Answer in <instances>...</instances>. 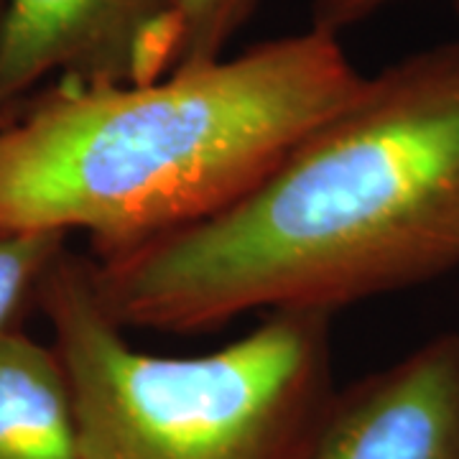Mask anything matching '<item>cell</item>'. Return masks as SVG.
<instances>
[{
  "label": "cell",
  "mask_w": 459,
  "mask_h": 459,
  "mask_svg": "<svg viewBox=\"0 0 459 459\" xmlns=\"http://www.w3.org/2000/svg\"><path fill=\"white\" fill-rule=\"evenodd\" d=\"M459 265V41L365 77L246 197L90 258L123 329L202 334L250 312L332 314Z\"/></svg>",
  "instance_id": "1"
},
{
  "label": "cell",
  "mask_w": 459,
  "mask_h": 459,
  "mask_svg": "<svg viewBox=\"0 0 459 459\" xmlns=\"http://www.w3.org/2000/svg\"><path fill=\"white\" fill-rule=\"evenodd\" d=\"M365 84L309 26L146 84L59 80L0 128V232L82 230L95 255L228 210Z\"/></svg>",
  "instance_id": "2"
},
{
  "label": "cell",
  "mask_w": 459,
  "mask_h": 459,
  "mask_svg": "<svg viewBox=\"0 0 459 459\" xmlns=\"http://www.w3.org/2000/svg\"><path fill=\"white\" fill-rule=\"evenodd\" d=\"M36 304L72 385L80 459H309L337 394L329 314L271 312L222 350L151 355L102 307L90 258L69 250Z\"/></svg>",
  "instance_id": "3"
},
{
  "label": "cell",
  "mask_w": 459,
  "mask_h": 459,
  "mask_svg": "<svg viewBox=\"0 0 459 459\" xmlns=\"http://www.w3.org/2000/svg\"><path fill=\"white\" fill-rule=\"evenodd\" d=\"M177 0H3L0 108L49 74L146 84L179 65Z\"/></svg>",
  "instance_id": "4"
},
{
  "label": "cell",
  "mask_w": 459,
  "mask_h": 459,
  "mask_svg": "<svg viewBox=\"0 0 459 459\" xmlns=\"http://www.w3.org/2000/svg\"><path fill=\"white\" fill-rule=\"evenodd\" d=\"M309 459H459V334L337 391Z\"/></svg>",
  "instance_id": "5"
},
{
  "label": "cell",
  "mask_w": 459,
  "mask_h": 459,
  "mask_svg": "<svg viewBox=\"0 0 459 459\" xmlns=\"http://www.w3.org/2000/svg\"><path fill=\"white\" fill-rule=\"evenodd\" d=\"M0 459H80L65 365L18 329L0 337Z\"/></svg>",
  "instance_id": "6"
},
{
  "label": "cell",
  "mask_w": 459,
  "mask_h": 459,
  "mask_svg": "<svg viewBox=\"0 0 459 459\" xmlns=\"http://www.w3.org/2000/svg\"><path fill=\"white\" fill-rule=\"evenodd\" d=\"M66 250V235L56 230L0 232V337L16 329L18 316L36 304L41 281Z\"/></svg>",
  "instance_id": "7"
},
{
  "label": "cell",
  "mask_w": 459,
  "mask_h": 459,
  "mask_svg": "<svg viewBox=\"0 0 459 459\" xmlns=\"http://www.w3.org/2000/svg\"><path fill=\"white\" fill-rule=\"evenodd\" d=\"M261 0H177L181 26L179 66H195L225 56Z\"/></svg>",
  "instance_id": "8"
},
{
  "label": "cell",
  "mask_w": 459,
  "mask_h": 459,
  "mask_svg": "<svg viewBox=\"0 0 459 459\" xmlns=\"http://www.w3.org/2000/svg\"><path fill=\"white\" fill-rule=\"evenodd\" d=\"M395 0H314L312 26L340 36L344 29L358 26L365 18L376 16Z\"/></svg>",
  "instance_id": "9"
},
{
  "label": "cell",
  "mask_w": 459,
  "mask_h": 459,
  "mask_svg": "<svg viewBox=\"0 0 459 459\" xmlns=\"http://www.w3.org/2000/svg\"><path fill=\"white\" fill-rule=\"evenodd\" d=\"M0 8H3V0H0Z\"/></svg>",
  "instance_id": "10"
}]
</instances>
